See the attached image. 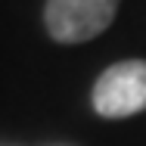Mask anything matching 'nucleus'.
Returning a JSON list of instances; mask_svg holds the SVG:
<instances>
[{
  "instance_id": "nucleus-1",
  "label": "nucleus",
  "mask_w": 146,
  "mask_h": 146,
  "mask_svg": "<svg viewBox=\"0 0 146 146\" xmlns=\"http://www.w3.org/2000/svg\"><path fill=\"white\" fill-rule=\"evenodd\" d=\"M121 0H47L44 25L56 44H84L115 22Z\"/></svg>"
},
{
  "instance_id": "nucleus-2",
  "label": "nucleus",
  "mask_w": 146,
  "mask_h": 146,
  "mask_svg": "<svg viewBox=\"0 0 146 146\" xmlns=\"http://www.w3.org/2000/svg\"><path fill=\"white\" fill-rule=\"evenodd\" d=\"M93 109L103 118H131L146 112V59H121L93 84Z\"/></svg>"
}]
</instances>
